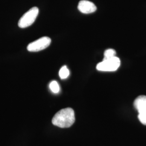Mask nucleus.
<instances>
[{"label": "nucleus", "instance_id": "f257e3e1", "mask_svg": "<svg viewBox=\"0 0 146 146\" xmlns=\"http://www.w3.org/2000/svg\"><path fill=\"white\" fill-rule=\"evenodd\" d=\"M75 113L71 108L60 110L54 116L52 123L60 128H69L75 122Z\"/></svg>", "mask_w": 146, "mask_h": 146}, {"label": "nucleus", "instance_id": "f03ea898", "mask_svg": "<svg viewBox=\"0 0 146 146\" xmlns=\"http://www.w3.org/2000/svg\"><path fill=\"white\" fill-rule=\"evenodd\" d=\"M120 60L116 56L104 60L98 64L96 66L97 70L102 72H114L120 66Z\"/></svg>", "mask_w": 146, "mask_h": 146}, {"label": "nucleus", "instance_id": "20e7f679", "mask_svg": "<svg viewBox=\"0 0 146 146\" xmlns=\"http://www.w3.org/2000/svg\"><path fill=\"white\" fill-rule=\"evenodd\" d=\"M134 106L138 111L139 120L142 124L146 125V96H138L134 102Z\"/></svg>", "mask_w": 146, "mask_h": 146}, {"label": "nucleus", "instance_id": "39448f33", "mask_svg": "<svg viewBox=\"0 0 146 146\" xmlns=\"http://www.w3.org/2000/svg\"><path fill=\"white\" fill-rule=\"evenodd\" d=\"M51 43V39L48 37H42L34 42L29 43L27 50L31 52H37L43 50L48 47Z\"/></svg>", "mask_w": 146, "mask_h": 146}, {"label": "nucleus", "instance_id": "1a4fd4ad", "mask_svg": "<svg viewBox=\"0 0 146 146\" xmlns=\"http://www.w3.org/2000/svg\"><path fill=\"white\" fill-rule=\"evenodd\" d=\"M116 52L114 49H108L106 50L104 52V59H107L110 58H113L116 56Z\"/></svg>", "mask_w": 146, "mask_h": 146}, {"label": "nucleus", "instance_id": "6e6552de", "mask_svg": "<svg viewBox=\"0 0 146 146\" xmlns=\"http://www.w3.org/2000/svg\"><path fill=\"white\" fill-rule=\"evenodd\" d=\"M49 88L51 91L54 93H58L60 91V87L58 82L56 81H52L49 84Z\"/></svg>", "mask_w": 146, "mask_h": 146}, {"label": "nucleus", "instance_id": "7ed1b4c3", "mask_svg": "<svg viewBox=\"0 0 146 146\" xmlns=\"http://www.w3.org/2000/svg\"><path fill=\"white\" fill-rule=\"evenodd\" d=\"M38 13L39 10L37 7H33L21 17L18 23L19 27L21 28H25L31 26L35 21Z\"/></svg>", "mask_w": 146, "mask_h": 146}, {"label": "nucleus", "instance_id": "423d86ee", "mask_svg": "<svg viewBox=\"0 0 146 146\" xmlns=\"http://www.w3.org/2000/svg\"><path fill=\"white\" fill-rule=\"evenodd\" d=\"M78 9L82 13L91 14L96 11L97 8L93 2L87 0H82L78 3Z\"/></svg>", "mask_w": 146, "mask_h": 146}, {"label": "nucleus", "instance_id": "0eeeda50", "mask_svg": "<svg viewBox=\"0 0 146 146\" xmlns=\"http://www.w3.org/2000/svg\"><path fill=\"white\" fill-rule=\"evenodd\" d=\"M69 69L66 66H64L60 69L59 71V76L61 79H66L69 76Z\"/></svg>", "mask_w": 146, "mask_h": 146}]
</instances>
